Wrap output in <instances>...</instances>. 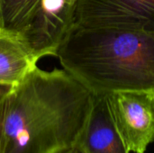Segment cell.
I'll use <instances>...</instances> for the list:
<instances>
[{
  "label": "cell",
  "instance_id": "5b68a950",
  "mask_svg": "<svg viewBox=\"0 0 154 153\" xmlns=\"http://www.w3.org/2000/svg\"><path fill=\"white\" fill-rule=\"evenodd\" d=\"M75 24L154 33V0H78Z\"/></svg>",
  "mask_w": 154,
  "mask_h": 153
},
{
  "label": "cell",
  "instance_id": "277c9868",
  "mask_svg": "<svg viewBox=\"0 0 154 153\" xmlns=\"http://www.w3.org/2000/svg\"><path fill=\"white\" fill-rule=\"evenodd\" d=\"M107 101L128 151L145 152L154 142V92L117 91L108 94Z\"/></svg>",
  "mask_w": 154,
  "mask_h": 153
},
{
  "label": "cell",
  "instance_id": "3957f363",
  "mask_svg": "<svg viewBox=\"0 0 154 153\" xmlns=\"http://www.w3.org/2000/svg\"><path fill=\"white\" fill-rule=\"evenodd\" d=\"M78 0H0V27L17 35L41 60L56 56L75 24Z\"/></svg>",
  "mask_w": 154,
  "mask_h": 153
},
{
  "label": "cell",
  "instance_id": "ba28073f",
  "mask_svg": "<svg viewBox=\"0 0 154 153\" xmlns=\"http://www.w3.org/2000/svg\"><path fill=\"white\" fill-rule=\"evenodd\" d=\"M11 87L0 86V153L2 151L3 144V133H4V121H5V110L6 97Z\"/></svg>",
  "mask_w": 154,
  "mask_h": 153
},
{
  "label": "cell",
  "instance_id": "9c48e42d",
  "mask_svg": "<svg viewBox=\"0 0 154 153\" xmlns=\"http://www.w3.org/2000/svg\"><path fill=\"white\" fill-rule=\"evenodd\" d=\"M53 153H84L79 146L75 145L73 147H70V148H68V149H63V150H60V151H57Z\"/></svg>",
  "mask_w": 154,
  "mask_h": 153
},
{
  "label": "cell",
  "instance_id": "7a4b0ae2",
  "mask_svg": "<svg viewBox=\"0 0 154 153\" xmlns=\"http://www.w3.org/2000/svg\"><path fill=\"white\" fill-rule=\"evenodd\" d=\"M55 57L93 95L154 92V33L74 24Z\"/></svg>",
  "mask_w": 154,
  "mask_h": 153
},
{
  "label": "cell",
  "instance_id": "6da1fadb",
  "mask_svg": "<svg viewBox=\"0 0 154 153\" xmlns=\"http://www.w3.org/2000/svg\"><path fill=\"white\" fill-rule=\"evenodd\" d=\"M93 96L65 69L36 65L7 95L1 153H53L75 146Z\"/></svg>",
  "mask_w": 154,
  "mask_h": 153
},
{
  "label": "cell",
  "instance_id": "8992f818",
  "mask_svg": "<svg viewBox=\"0 0 154 153\" xmlns=\"http://www.w3.org/2000/svg\"><path fill=\"white\" fill-rule=\"evenodd\" d=\"M84 153H130L113 121L107 95H94L92 107L77 142Z\"/></svg>",
  "mask_w": 154,
  "mask_h": 153
},
{
  "label": "cell",
  "instance_id": "52a82bcc",
  "mask_svg": "<svg viewBox=\"0 0 154 153\" xmlns=\"http://www.w3.org/2000/svg\"><path fill=\"white\" fill-rule=\"evenodd\" d=\"M38 60L17 35L0 27V86L14 87L37 65Z\"/></svg>",
  "mask_w": 154,
  "mask_h": 153
}]
</instances>
